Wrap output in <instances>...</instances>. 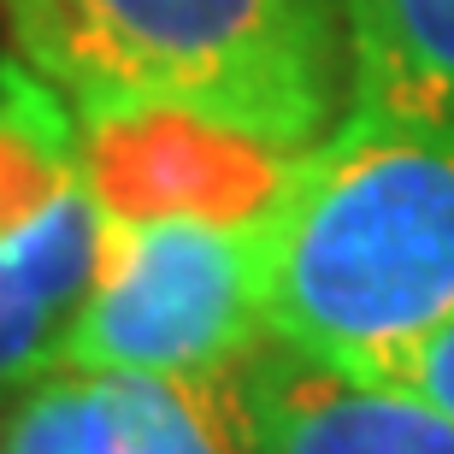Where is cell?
I'll return each mask as SVG.
<instances>
[{
  "label": "cell",
  "instance_id": "4",
  "mask_svg": "<svg viewBox=\"0 0 454 454\" xmlns=\"http://www.w3.org/2000/svg\"><path fill=\"white\" fill-rule=\"evenodd\" d=\"M83 171L106 219L260 224L295 153L171 106H89Z\"/></svg>",
  "mask_w": 454,
  "mask_h": 454
},
{
  "label": "cell",
  "instance_id": "10",
  "mask_svg": "<svg viewBox=\"0 0 454 454\" xmlns=\"http://www.w3.org/2000/svg\"><path fill=\"white\" fill-rule=\"evenodd\" d=\"M0 454H124L113 384L59 366L0 407Z\"/></svg>",
  "mask_w": 454,
  "mask_h": 454
},
{
  "label": "cell",
  "instance_id": "6",
  "mask_svg": "<svg viewBox=\"0 0 454 454\" xmlns=\"http://www.w3.org/2000/svg\"><path fill=\"white\" fill-rule=\"evenodd\" d=\"M106 248V213L77 184L30 231L0 242V407L66 366Z\"/></svg>",
  "mask_w": 454,
  "mask_h": 454
},
{
  "label": "cell",
  "instance_id": "1",
  "mask_svg": "<svg viewBox=\"0 0 454 454\" xmlns=\"http://www.w3.org/2000/svg\"><path fill=\"white\" fill-rule=\"evenodd\" d=\"M260 289L271 342L384 378L454 319V136L342 106L260 219Z\"/></svg>",
  "mask_w": 454,
  "mask_h": 454
},
{
  "label": "cell",
  "instance_id": "5",
  "mask_svg": "<svg viewBox=\"0 0 454 454\" xmlns=\"http://www.w3.org/2000/svg\"><path fill=\"white\" fill-rule=\"evenodd\" d=\"M260 454H454V425L402 389L319 366L284 342L242 360Z\"/></svg>",
  "mask_w": 454,
  "mask_h": 454
},
{
  "label": "cell",
  "instance_id": "2",
  "mask_svg": "<svg viewBox=\"0 0 454 454\" xmlns=\"http://www.w3.org/2000/svg\"><path fill=\"white\" fill-rule=\"evenodd\" d=\"M6 18L77 113L171 106L301 153L348 101L331 0H6Z\"/></svg>",
  "mask_w": 454,
  "mask_h": 454
},
{
  "label": "cell",
  "instance_id": "9",
  "mask_svg": "<svg viewBox=\"0 0 454 454\" xmlns=\"http://www.w3.org/2000/svg\"><path fill=\"white\" fill-rule=\"evenodd\" d=\"M124 454H260L242 366L189 378H106Z\"/></svg>",
  "mask_w": 454,
  "mask_h": 454
},
{
  "label": "cell",
  "instance_id": "8",
  "mask_svg": "<svg viewBox=\"0 0 454 454\" xmlns=\"http://www.w3.org/2000/svg\"><path fill=\"white\" fill-rule=\"evenodd\" d=\"M77 184H89L77 106L30 59L6 53L0 59V242L30 231Z\"/></svg>",
  "mask_w": 454,
  "mask_h": 454
},
{
  "label": "cell",
  "instance_id": "7",
  "mask_svg": "<svg viewBox=\"0 0 454 454\" xmlns=\"http://www.w3.org/2000/svg\"><path fill=\"white\" fill-rule=\"evenodd\" d=\"M348 101L454 136V0H331Z\"/></svg>",
  "mask_w": 454,
  "mask_h": 454
},
{
  "label": "cell",
  "instance_id": "11",
  "mask_svg": "<svg viewBox=\"0 0 454 454\" xmlns=\"http://www.w3.org/2000/svg\"><path fill=\"white\" fill-rule=\"evenodd\" d=\"M372 384L402 389V395H413L419 407H431V413H442V419L454 425V319L437 325L431 337H419L384 378H372Z\"/></svg>",
  "mask_w": 454,
  "mask_h": 454
},
{
  "label": "cell",
  "instance_id": "3",
  "mask_svg": "<svg viewBox=\"0 0 454 454\" xmlns=\"http://www.w3.org/2000/svg\"><path fill=\"white\" fill-rule=\"evenodd\" d=\"M266 331L260 224L106 219L101 278L66 366L101 378H189L242 366Z\"/></svg>",
  "mask_w": 454,
  "mask_h": 454
}]
</instances>
